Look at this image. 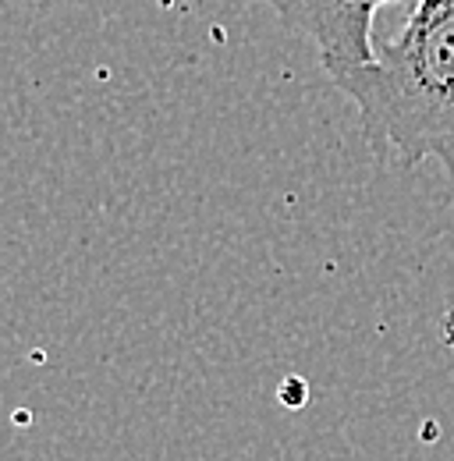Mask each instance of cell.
<instances>
[{
    "label": "cell",
    "mask_w": 454,
    "mask_h": 461,
    "mask_svg": "<svg viewBox=\"0 0 454 461\" xmlns=\"http://www.w3.org/2000/svg\"><path fill=\"white\" fill-rule=\"evenodd\" d=\"M380 160H440L454 181V0H419L377 60L340 78Z\"/></svg>",
    "instance_id": "obj_1"
},
{
    "label": "cell",
    "mask_w": 454,
    "mask_h": 461,
    "mask_svg": "<svg viewBox=\"0 0 454 461\" xmlns=\"http://www.w3.org/2000/svg\"><path fill=\"white\" fill-rule=\"evenodd\" d=\"M284 25L302 32L316 50L323 71L340 78L362 71L377 60L373 50V14L391 4H412V0H267ZM419 4V0H415Z\"/></svg>",
    "instance_id": "obj_2"
}]
</instances>
